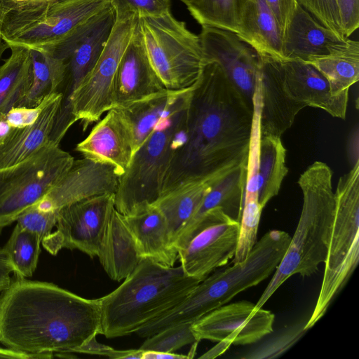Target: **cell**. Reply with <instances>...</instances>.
I'll use <instances>...</instances> for the list:
<instances>
[{
  "instance_id": "45",
  "label": "cell",
  "mask_w": 359,
  "mask_h": 359,
  "mask_svg": "<svg viewBox=\"0 0 359 359\" xmlns=\"http://www.w3.org/2000/svg\"><path fill=\"white\" fill-rule=\"evenodd\" d=\"M13 268L7 256V254L3 248H0V293L7 289L12 279L10 277Z\"/></svg>"
},
{
  "instance_id": "3",
  "label": "cell",
  "mask_w": 359,
  "mask_h": 359,
  "mask_svg": "<svg viewBox=\"0 0 359 359\" xmlns=\"http://www.w3.org/2000/svg\"><path fill=\"white\" fill-rule=\"evenodd\" d=\"M111 0H0V36L21 46L67 60L97 26Z\"/></svg>"
},
{
  "instance_id": "25",
  "label": "cell",
  "mask_w": 359,
  "mask_h": 359,
  "mask_svg": "<svg viewBox=\"0 0 359 359\" xmlns=\"http://www.w3.org/2000/svg\"><path fill=\"white\" fill-rule=\"evenodd\" d=\"M110 278L121 281L128 277L142 259L136 241L122 214L114 208L97 255Z\"/></svg>"
},
{
  "instance_id": "11",
  "label": "cell",
  "mask_w": 359,
  "mask_h": 359,
  "mask_svg": "<svg viewBox=\"0 0 359 359\" xmlns=\"http://www.w3.org/2000/svg\"><path fill=\"white\" fill-rule=\"evenodd\" d=\"M113 6L116 19L109 38L95 66L74 90L70 100L74 121H80L83 130L114 107L115 74L137 24V14Z\"/></svg>"
},
{
  "instance_id": "8",
  "label": "cell",
  "mask_w": 359,
  "mask_h": 359,
  "mask_svg": "<svg viewBox=\"0 0 359 359\" xmlns=\"http://www.w3.org/2000/svg\"><path fill=\"white\" fill-rule=\"evenodd\" d=\"M194 85L158 123L134 154L128 169L119 177L114 194V208L119 213L126 215L135 206L155 203L162 196L174 141L183 126Z\"/></svg>"
},
{
  "instance_id": "47",
  "label": "cell",
  "mask_w": 359,
  "mask_h": 359,
  "mask_svg": "<svg viewBox=\"0 0 359 359\" xmlns=\"http://www.w3.org/2000/svg\"><path fill=\"white\" fill-rule=\"evenodd\" d=\"M188 355L177 354L174 352H163L155 351H143L142 359H184Z\"/></svg>"
},
{
  "instance_id": "43",
  "label": "cell",
  "mask_w": 359,
  "mask_h": 359,
  "mask_svg": "<svg viewBox=\"0 0 359 359\" xmlns=\"http://www.w3.org/2000/svg\"><path fill=\"white\" fill-rule=\"evenodd\" d=\"M274 14L283 33L297 0H265Z\"/></svg>"
},
{
  "instance_id": "31",
  "label": "cell",
  "mask_w": 359,
  "mask_h": 359,
  "mask_svg": "<svg viewBox=\"0 0 359 359\" xmlns=\"http://www.w3.org/2000/svg\"><path fill=\"white\" fill-rule=\"evenodd\" d=\"M309 63L327 79L332 96L348 98L350 87L359 79V42L348 39L339 50Z\"/></svg>"
},
{
  "instance_id": "15",
  "label": "cell",
  "mask_w": 359,
  "mask_h": 359,
  "mask_svg": "<svg viewBox=\"0 0 359 359\" xmlns=\"http://www.w3.org/2000/svg\"><path fill=\"white\" fill-rule=\"evenodd\" d=\"M198 36L208 62L220 65L253 109V96L261 76V54L231 31L203 25Z\"/></svg>"
},
{
  "instance_id": "46",
  "label": "cell",
  "mask_w": 359,
  "mask_h": 359,
  "mask_svg": "<svg viewBox=\"0 0 359 359\" xmlns=\"http://www.w3.org/2000/svg\"><path fill=\"white\" fill-rule=\"evenodd\" d=\"M53 357V353H46L41 354H29L23 352L17 351L8 348L0 347V358L11 359H39L50 358Z\"/></svg>"
},
{
  "instance_id": "38",
  "label": "cell",
  "mask_w": 359,
  "mask_h": 359,
  "mask_svg": "<svg viewBox=\"0 0 359 359\" xmlns=\"http://www.w3.org/2000/svg\"><path fill=\"white\" fill-rule=\"evenodd\" d=\"M306 322L296 323L280 331L259 346L250 349L241 358L262 359L279 357L290 348L304 334Z\"/></svg>"
},
{
  "instance_id": "42",
  "label": "cell",
  "mask_w": 359,
  "mask_h": 359,
  "mask_svg": "<svg viewBox=\"0 0 359 359\" xmlns=\"http://www.w3.org/2000/svg\"><path fill=\"white\" fill-rule=\"evenodd\" d=\"M343 36L348 37L359 27V0H337Z\"/></svg>"
},
{
  "instance_id": "34",
  "label": "cell",
  "mask_w": 359,
  "mask_h": 359,
  "mask_svg": "<svg viewBox=\"0 0 359 359\" xmlns=\"http://www.w3.org/2000/svg\"><path fill=\"white\" fill-rule=\"evenodd\" d=\"M247 1L191 0L187 7L201 26L215 27L238 34Z\"/></svg>"
},
{
  "instance_id": "20",
  "label": "cell",
  "mask_w": 359,
  "mask_h": 359,
  "mask_svg": "<svg viewBox=\"0 0 359 359\" xmlns=\"http://www.w3.org/2000/svg\"><path fill=\"white\" fill-rule=\"evenodd\" d=\"M261 55V137H280L291 128L297 114L304 107L287 93L280 60Z\"/></svg>"
},
{
  "instance_id": "50",
  "label": "cell",
  "mask_w": 359,
  "mask_h": 359,
  "mask_svg": "<svg viewBox=\"0 0 359 359\" xmlns=\"http://www.w3.org/2000/svg\"><path fill=\"white\" fill-rule=\"evenodd\" d=\"M181 1H182L186 6H187L191 0H180Z\"/></svg>"
},
{
  "instance_id": "17",
  "label": "cell",
  "mask_w": 359,
  "mask_h": 359,
  "mask_svg": "<svg viewBox=\"0 0 359 359\" xmlns=\"http://www.w3.org/2000/svg\"><path fill=\"white\" fill-rule=\"evenodd\" d=\"M107 115L76 147L83 158L113 167L120 177L128 169L134 155L133 138L130 125L118 108Z\"/></svg>"
},
{
  "instance_id": "44",
  "label": "cell",
  "mask_w": 359,
  "mask_h": 359,
  "mask_svg": "<svg viewBox=\"0 0 359 359\" xmlns=\"http://www.w3.org/2000/svg\"><path fill=\"white\" fill-rule=\"evenodd\" d=\"M72 353L97 355L114 358L116 349L105 344H100L97 341L96 336H94L81 346L75 348Z\"/></svg>"
},
{
  "instance_id": "35",
  "label": "cell",
  "mask_w": 359,
  "mask_h": 359,
  "mask_svg": "<svg viewBox=\"0 0 359 359\" xmlns=\"http://www.w3.org/2000/svg\"><path fill=\"white\" fill-rule=\"evenodd\" d=\"M41 238L16 224L4 248L15 276L31 277L36 269Z\"/></svg>"
},
{
  "instance_id": "10",
  "label": "cell",
  "mask_w": 359,
  "mask_h": 359,
  "mask_svg": "<svg viewBox=\"0 0 359 359\" xmlns=\"http://www.w3.org/2000/svg\"><path fill=\"white\" fill-rule=\"evenodd\" d=\"M74 157L49 141L25 160L0 168V232L39 203L69 170Z\"/></svg>"
},
{
  "instance_id": "30",
  "label": "cell",
  "mask_w": 359,
  "mask_h": 359,
  "mask_svg": "<svg viewBox=\"0 0 359 359\" xmlns=\"http://www.w3.org/2000/svg\"><path fill=\"white\" fill-rule=\"evenodd\" d=\"M246 175L247 165H245L215 184L205 195L196 213L181 230L177 238L194 226L208 211L215 208H221L229 217L240 222Z\"/></svg>"
},
{
  "instance_id": "21",
  "label": "cell",
  "mask_w": 359,
  "mask_h": 359,
  "mask_svg": "<svg viewBox=\"0 0 359 359\" xmlns=\"http://www.w3.org/2000/svg\"><path fill=\"white\" fill-rule=\"evenodd\" d=\"M284 86L289 95L304 107L323 109L345 119L347 97H334L323 74L311 64L299 60H280Z\"/></svg>"
},
{
  "instance_id": "13",
  "label": "cell",
  "mask_w": 359,
  "mask_h": 359,
  "mask_svg": "<svg viewBox=\"0 0 359 359\" xmlns=\"http://www.w3.org/2000/svg\"><path fill=\"white\" fill-rule=\"evenodd\" d=\"M239 226L219 208L204 214L194 226L189 241L178 250L184 273L202 281L227 264L236 250Z\"/></svg>"
},
{
  "instance_id": "2",
  "label": "cell",
  "mask_w": 359,
  "mask_h": 359,
  "mask_svg": "<svg viewBox=\"0 0 359 359\" xmlns=\"http://www.w3.org/2000/svg\"><path fill=\"white\" fill-rule=\"evenodd\" d=\"M101 333L99 299L18 277L0 296V342L29 354L72 353Z\"/></svg>"
},
{
  "instance_id": "7",
  "label": "cell",
  "mask_w": 359,
  "mask_h": 359,
  "mask_svg": "<svg viewBox=\"0 0 359 359\" xmlns=\"http://www.w3.org/2000/svg\"><path fill=\"white\" fill-rule=\"evenodd\" d=\"M135 35L151 68L165 89L191 87L208 63L198 35L171 12L138 16Z\"/></svg>"
},
{
  "instance_id": "28",
  "label": "cell",
  "mask_w": 359,
  "mask_h": 359,
  "mask_svg": "<svg viewBox=\"0 0 359 359\" xmlns=\"http://www.w3.org/2000/svg\"><path fill=\"white\" fill-rule=\"evenodd\" d=\"M187 89H164L125 108L119 109L130 125L134 154L147 140L158 123L172 110Z\"/></svg>"
},
{
  "instance_id": "32",
  "label": "cell",
  "mask_w": 359,
  "mask_h": 359,
  "mask_svg": "<svg viewBox=\"0 0 359 359\" xmlns=\"http://www.w3.org/2000/svg\"><path fill=\"white\" fill-rule=\"evenodd\" d=\"M285 158L286 149L280 137H261L257 194L258 201L263 209L278 194L288 172Z\"/></svg>"
},
{
  "instance_id": "23",
  "label": "cell",
  "mask_w": 359,
  "mask_h": 359,
  "mask_svg": "<svg viewBox=\"0 0 359 359\" xmlns=\"http://www.w3.org/2000/svg\"><path fill=\"white\" fill-rule=\"evenodd\" d=\"M122 215L142 258L174 266L178 252L172 244L166 219L154 203H141Z\"/></svg>"
},
{
  "instance_id": "26",
  "label": "cell",
  "mask_w": 359,
  "mask_h": 359,
  "mask_svg": "<svg viewBox=\"0 0 359 359\" xmlns=\"http://www.w3.org/2000/svg\"><path fill=\"white\" fill-rule=\"evenodd\" d=\"M261 55L283 60V31L265 0H248L237 34Z\"/></svg>"
},
{
  "instance_id": "5",
  "label": "cell",
  "mask_w": 359,
  "mask_h": 359,
  "mask_svg": "<svg viewBox=\"0 0 359 359\" xmlns=\"http://www.w3.org/2000/svg\"><path fill=\"white\" fill-rule=\"evenodd\" d=\"M332 171L325 163L315 161L300 175L297 184L303 195L302 212L294 233L273 276L255 304L262 308L291 276H310L325 263L334 218L335 196Z\"/></svg>"
},
{
  "instance_id": "9",
  "label": "cell",
  "mask_w": 359,
  "mask_h": 359,
  "mask_svg": "<svg viewBox=\"0 0 359 359\" xmlns=\"http://www.w3.org/2000/svg\"><path fill=\"white\" fill-rule=\"evenodd\" d=\"M335 212L323 281L316 306L304 329L325 314L359 261V160L338 182Z\"/></svg>"
},
{
  "instance_id": "1",
  "label": "cell",
  "mask_w": 359,
  "mask_h": 359,
  "mask_svg": "<svg viewBox=\"0 0 359 359\" xmlns=\"http://www.w3.org/2000/svg\"><path fill=\"white\" fill-rule=\"evenodd\" d=\"M252 114L220 65L208 62L194 85L175 139L162 196L196 179L220 180L247 165Z\"/></svg>"
},
{
  "instance_id": "19",
  "label": "cell",
  "mask_w": 359,
  "mask_h": 359,
  "mask_svg": "<svg viewBox=\"0 0 359 359\" xmlns=\"http://www.w3.org/2000/svg\"><path fill=\"white\" fill-rule=\"evenodd\" d=\"M347 39L325 27L296 1L283 32V60L310 62L339 50Z\"/></svg>"
},
{
  "instance_id": "40",
  "label": "cell",
  "mask_w": 359,
  "mask_h": 359,
  "mask_svg": "<svg viewBox=\"0 0 359 359\" xmlns=\"http://www.w3.org/2000/svg\"><path fill=\"white\" fill-rule=\"evenodd\" d=\"M320 23L339 36L342 34L337 0H297Z\"/></svg>"
},
{
  "instance_id": "22",
  "label": "cell",
  "mask_w": 359,
  "mask_h": 359,
  "mask_svg": "<svg viewBox=\"0 0 359 359\" xmlns=\"http://www.w3.org/2000/svg\"><path fill=\"white\" fill-rule=\"evenodd\" d=\"M62 99L54 93L43 99L36 118L30 124L9 127L0 134V168L15 165L39 150L50 141Z\"/></svg>"
},
{
  "instance_id": "29",
  "label": "cell",
  "mask_w": 359,
  "mask_h": 359,
  "mask_svg": "<svg viewBox=\"0 0 359 359\" xmlns=\"http://www.w3.org/2000/svg\"><path fill=\"white\" fill-rule=\"evenodd\" d=\"M10 49V56L0 66V122L12 109L18 107L32 79L30 49L21 46Z\"/></svg>"
},
{
  "instance_id": "51",
  "label": "cell",
  "mask_w": 359,
  "mask_h": 359,
  "mask_svg": "<svg viewBox=\"0 0 359 359\" xmlns=\"http://www.w3.org/2000/svg\"><path fill=\"white\" fill-rule=\"evenodd\" d=\"M45 1H49V2H56V1H63V0H45Z\"/></svg>"
},
{
  "instance_id": "33",
  "label": "cell",
  "mask_w": 359,
  "mask_h": 359,
  "mask_svg": "<svg viewBox=\"0 0 359 359\" xmlns=\"http://www.w3.org/2000/svg\"><path fill=\"white\" fill-rule=\"evenodd\" d=\"M32 79L30 87L18 107H37L45 97L57 93L66 72V61L49 53L31 50Z\"/></svg>"
},
{
  "instance_id": "14",
  "label": "cell",
  "mask_w": 359,
  "mask_h": 359,
  "mask_svg": "<svg viewBox=\"0 0 359 359\" xmlns=\"http://www.w3.org/2000/svg\"><path fill=\"white\" fill-rule=\"evenodd\" d=\"M274 314L255 304L241 301L224 304L192 323L200 341H224L231 345H248L259 341L273 332Z\"/></svg>"
},
{
  "instance_id": "24",
  "label": "cell",
  "mask_w": 359,
  "mask_h": 359,
  "mask_svg": "<svg viewBox=\"0 0 359 359\" xmlns=\"http://www.w3.org/2000/svg\"><path fill=\"white\" fill-rule=\"evenodd\" d=\"M135 32L118 64L114 81V107L128 105L163 90Z\"/></svg>"
},
{
  "instance_id": "49",
  "label": "cell",
  "mask_w": 359,
  "mask_h": 359,
  "mask_svg": "<svg viewBox=\"0 0 359 359\" xmlns=\"http://www.w3.org/2000/svg\"><path fill=\"white\" fill-rule=\"evenodd\" d=\"M8 48H9L8 46L7 45L6 43H5L4 41V40L2 39V38L0 36V61L1 60V57H2L3 55H4V53Z\"/></svg>"
},
{
  "instance_id": "16",
  "label": "cell",
  "mask_w": 359,
  "mask_h": 359,
  "mask_svg": "<svg viewBox=\"0 0 359 359\" xmlns=\"http://www.w3.org/2000/svg\"><path fill=\"white\" fill-rule=\"evenodd\" d=\"M115 19L116 11L111 4L97 26L75 48L66 60L65 76L58 91L62 94V99L52 130V136L57 140H62L75 123L72 114V95L97 61Z\"/></svg>"
},
{
  "instance_id": "6",
  "label": "cell",
  "mask_w": 359,
  "mask_h": 359,
  "mask_svg": "<svg viewBox=\"0 0 359 359\" xmlns=\"http://www.w3.org/2000/svg\"><path fill=\"white\" fill-rule=\"evenodd\" d=\"M291 236L271 230L256 242L242 262L209 275L175 306L150 321L136 332L149 337L170 325L194 323L227 304L238 293L255 286L275 271L290 244Z\"/></svg>"
},
{
  "instance_id": "18",
  "label": "cell",
  "mask_w": 359,
  "mask_h": 359,
  "mask_svg": "<svg viewBox=\"0 0 359 359\" xmlns=\"http://www.w3.org/2000/svg\"><path fill=\"white\" fill-rule=\"evenodd\" d=\"M119 176L108 165L89 159L74 160L69 170L38 205L58 211L74 202L104 194H115Z\"/></svg>"
},
{
  "instance_id": "36",
  "label": "cell",
  "mask_w": 359,
  "mask_h": 359,
  "mask_svg": "<svg viewBox=\"0 0 359 359\" xmlns=\"http://www.w3.org/2000/svg\"><path fill=\"white\" fill-rule=\"evenodd\" d=\"M263 208L257 196H244L238 243L233 264L242 262L257 241V232Z\"/></svg>"
},
{
  "instance_id": "48",
  "label": "cell",
  "mask_w": 359,
  "mask_h": 359,
  "mask_svg": "<svg viewBox=\"0 0 359 359\" xmlns=\"http://www.w3.org/2000/svg\"><path fill=\"white\" fill-rule=\"evenodd\" d=\"M231 345L224 341H218L217 344L201 355V358H214L224 353Z\"/></svg>"
},
{
  "instance_id": "12",
  "label": "cell",
  "mask_w": 359,
  "mask_h": 359,
  "mask_svg": "<svg viewBox=\"0 0 359 359\" xmlns=\"http://www.w3.org/2000/svg\"><path fill=\"white\" fill-rule=\"evenodd\" d=\"M114 208V194L91 196L60 208L56 230L43 238V247L56 255L63 249L97 257Z\"/></svg>"
},
{
  "instance_id": "37",
  "label": "cell",
  "mask_w": 359,
  "mask_h": 359,
  "mask_svg": "<svg viewBox=\"0 0 359 359\" xmlns=\"http://www.w3.org/2000/svg\"><path fill=\"white\" fill-rule=\"evenodd\" d=\"M192 323H181L167 327L147 337L139 348L172 353L187 344L198 343L192 330Z\"/></svg>"
},
{
  "instance_id": "4",
  "label": "cell",
  "mask_w": 359,
  "mask_h": 359,
  "mask_svg": "<svg viewBox=\"0 0 359 359\" xmlns=\"http://www.w3.org/2000/svg\"><path fill=\"white\" fill-rule=\"evenodd\" d=\"M200 282L181 266L142 258L120 286L99 298L100 334L115 338L136 333L178 304Z\"/></svg>"
},
{
  "instance_id": "39",
  "label": "cell",
  "mask_w": 359,
  "mask_h": 359,
  "mask_svg": "<svg viewBox=\"0 0 359 359\" xmlns=\"http://www.w3.org/2000/svg\"><path fill=\"white\" fill-rule=\"evenodd\" d=\"M57 210H43L35 204L24 211L17 219L22 228L37 234L41 240L52 232L57 221Z\"/></svg>"
},
{
  "instance_id": "27",
  "label": "cell",
  "mask_w": 359,
  "mask_h": 359,
  "mask_svg": "<svg viewBox=\"0 0 359 359\" xmlns=\"http://www.w3.org/2000/svg\"><path fill=\"white\" fill-rule=\"evenodd\" d=\"M219 181L212 177L189 181L163 194L154 203L166 219L172 244L196 213L205 195Z\"/></svg>"
},
{
  "instance_id": "41",
  "label": "cell",
  "mask_w": 359,
  "mask_h": 359,
  "mask_svg": "<svg viewBox=\"0 0 359 359\" xmlns=\"http://www.w3.org/2000/svg\"><path fill=\"white\" fill-rule=\"evenodd\" d=\"M111 2L138 16L156 17L170 12V0H111Z\"/></svg>"
}]
</instances>
